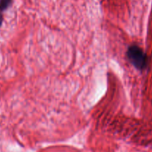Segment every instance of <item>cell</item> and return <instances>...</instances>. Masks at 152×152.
Masks as SVG:
<instances>
[{"mask_svg":"<svg viewBox=\"0 0 152 152\" xmlns=\"http://www.w3.org/2000/svg\"><path fill=\"white\" fill-rule=\"evenodd\" d=\"M127 56L131 63L139 71H143L148 65V58L142 49L137 45H131L128 48Z\"/></svg>","mask_w":152,"mask_h":152,"instance_id":"obj_1","label":"cell"},{"mask_svg":"<svg viewBox=\"0 0 152 152\" xmlns=\"http://www.w3.org/2000/svg\"><path fill=\"white\" fill-rule=\"evenodd\" d=\"M12 3V0H0V10L1 11L7 10Z\"/></svg>","mask_w":152,"mask_h":152,"instance_id":"obj_2","label":"cell"},{"mask_svg":"<svg viewBox=\"0 0 152 152\" xmlns=\"http://www.w3.org/2000/svg\"><path fill=\"white\" fill-rule=\"evenodd\" d=\"M2 22H3V16H2V14H1V10H0V27H1V25H2Z\"/></svg>","mask_w":152,"mask_h":152,"instance_id":"obj_3","label":"cell"}]
</instances>
